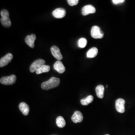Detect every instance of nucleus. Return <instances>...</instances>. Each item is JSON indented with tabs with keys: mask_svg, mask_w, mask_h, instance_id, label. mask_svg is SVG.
I'll return each instance as SVG.
<instances>
[{
	"mask_svg": "<svg viewBox=\"0 0 135 135\" xmlns=\"http://www.w3.org/2000/svg\"><path fill=\"white\" fill-rule=\"evenodd\" d=\"M60 83V80L58 78L52 77L47 81L41 84V88L44 90H48L58 87Z\"/></svg>",
	"mask_w": 135,
	"mask_h": 135,
	"instance_id": "1",
	"label": "nucleus"
},
{
	"mask_svg": "<svg viewBox=\"0 0 135 135\" xmlns=\"http://www.w3.org/2000/svg\"><path fill=\"white\" fill-rule=\"evenodd\" d=\"M1 23L2 25L6 28L10 27L11 26V21L9 17V13L7 10H3L1 11Z\"/></svg>",
	"mask_w": 135,
	"mask_h": 135,
	"instance_id": "2",
	"label": "nucleus"
},
{
	"mask_svg": "<svg viewBox=\"0 0 135 135\" xmlns=\"http://www.w3.org/2000/svg\"><path fill=\"white\" fill-rule=\"evenodd\" d=\"M91 34L94 39H102L104 37V33L102 32L100 27L97 26H94L92 27Z\"/></svg>",
	"mask_w": 135,
	"mask_h": 135,
	"instance_id": "3",
	"label": "nucleus"
},
{
	"mask_svg": "<svg viewBox=\"0 0 135 135\" xmlns=\"http://www.w3.org/2000/svg\"><path fill=\"white\" fill-rule=\"evenodd\" d=\"M17 77L14 75H11L10 76H7L1 78L0 83L2 84L6 85H11L15 83Z\"/></svg>",
	"mask_w": 135,
	"mask_h": 135,
	"instance_id": "4",
	"label": "nucleus"
},
{
	"mask_svg": "<svg viewBox=\"0 0 135 135\" xmlns=\"http://www.w3.org/2000/svg\"><path fill=\"white\" fill-rule=\"evenodd\" d=\"M45 64V61L43 59H38L32 64L30 68V70L31 73L36 72L40 68Z\"/></svg>",
	"mask_w": 135,
	"mask_h": 135,
	"instance_id": "5",
	"label": "nucleus"
},
{
	"mask_svg": "<svg viewBox=\"0 0 135 135\" xmlns=\"http://www.w3.org/2000/svg\"><path fill=\"white\" fill-rule=\"evenodd\" d=\"M125 101L124 99L121 98L117 99L116 100V103H115L117 111L120 113H124L125 111Z\"/></svg>",
	"mask_w": 135,
	"mask_h": 135,
	"instance_id": "6",
	"label": "nucleus"
},
{
	"mask_svg": "<svg viewBox=\"0 0 135 135\" xmlns=\"http://www.w3.org/2000/svg\"><path fill=\"white\" fill-rule=\"evenodd\" d=\"M13 58V56L12 54H7L4 57L1 58L0 60V67H3L10 63Z\"/></svg>",
	"mask_w": 135,
	"mask_h": 135,
	"instance_id": "7",
	"label": "nucleus"
},
{
	"mask_svg": "<svg viewBox=\"0 0 135 135\" xmlns=\"http://www.w3.org/2000/svg\"><path fill=\"white\" fill-rule=\"evenodd\" d=\"M51 51L53 56L56 59H57L58 61H60L63 59V56L60 52V49L58 47L56 46H52L51 48Z\"/></svg>",
	"mask_w": 135,
	"mask_h": 135,
	"instance_id": "8",
	"label": "nucleus"
},
{
	"mask_svg": "<svg viewBox=\"0 0 135 135\" xmlns=\"http://www.w3.org/2000/svg\"><path fill=\"white\" fill-rule=\"evenodd\" d=\"M95 12L96 9L92 5H86L82 8V13L83 16H87L88 15L95 13Z\"/></svg>",
	"mask_w": 135,
	"mask_h": 135,
	"instance_id": "9",
	"label": "nucleus"
},
{
	"mask_svg": "<svg viewBox=\"0 0 135 135\" xmlns=\"http://www.w3.org/2000/svg\"><path fill=\"white\" fill-rule=\"evenodd\" d=\"M53 16L57 19L64 18L66 14V11L63 8H57L53 12Z\"/></svg>",
	"mask_w": 135,
	"mask_h": 135,
	"instance_id": "10",
	"label": "nucleus"
},
{
	"mask_svg": "<svg viewBox=\"0 0 135 135\" xmlns=\"http://www.w3.org/2000/svg\"><path fill=\"white\" fill-rule=\"evenodd\" d=\"M36 39V36L35 34L27 36L25 38V42L30 47L34 48L35 47V41Z\"/></svg>",
	"mask_w": 135,
	"mask_h": 135,
	"instance_id": "11",
	"label": "nucleus"
},
{
	"mask_svg": "<svg viewBox=\"0 0 135 135\" xmlns=\"http://www.w3.org/2000/svg\"><path fill=\"white\" fill-rule=\"evenodd\" d=\"M72 120L75 123H80L83 120V116L80 111H75L72 117Z\"/></svg>",
	"mask_w": 135,
	"mask_h": 135,
	"instance_id": "12",
	"label": "nucleus"
},
{
	"mask_svg": "<svg viewBox=\"0 0 135 135\" xmlns=\"http://www.w3.org/2000/svg\"><path fill=\"white\" fill-rule=\"evenodd\" d=\"M54 69L60 74H62L65 72L66 68L64 66L63 63L60 61H57L54 65Z\"/></svg>",
	"mask_w": 135,
	"mask_h": 135,
	"instance_id": "13",
	"label": "nucleus"
},
{
	"mask_svg": "<svg viewBox=\"0 0 135 135\" xmlns=\"http://www.w3.org/2000/svg\"><path fill=\"white\" fill-rule=\"evenodd\" d=\"M19 109L20 111H21V112L25 116H27L29 114L30 107L26 103H21L19 105Z\"/></svg>",
	"mask_w": 135,
	"mask_h": 135,
	"instance_id": "14",
	"label": "nucleus"
},
{
	"mask_svg": "<svg viewBox=\"0 0 135 135\" xmlns=\"http://www.w3.org/2000/svg\"><path fill=\"white\" fill-rule=\"evenodd\" d=\"M105 91V88L103 85H98L96 88V92L97 96L100 98L102 99L104 97V93Z\"/></svg>",
	"mask_w": 135,
	"mask_h": 135,
	"instance_id": "15",
	"label": "nucleus"
},
{
	"mask_svg": "<svg viewBox=\"0 0 135 135\" xmlns=\"http://www.w3.org/2000/svg\"><path fill=\"white\" fill-rule=\"evenodd\" d=\"M98 53V50L97 48L93 47L90 49L87 53V57L88 58H93L96 57Z\"/></svg>",
	"mask_w": 135,
	"mask_h": 135,
	"instance_id": "16",
	"label": "nucleus"
},
{
	"mask_svg": "<svg viewBox=\"0 0 135 135\" xmlns=\"http://www.w3.org/2000/svg\"><path fill=\"white\" fill-rule=\"evenodd\" d=\"M94 100V97L92 95H90L87 97V98L82 99L81 100V103L82 105L87 106L90 103H91Z\"/></svg>",
	"mask_w": 135,
	"mask_h": 135,
	"instance_id": "17",
	"label": "nucleus"
},
{
	"mask_svg": "<svg viewBox=\"0 0 135 135\" xmlns=\"http://www.w3.org/2000/svg\"><path fill=\"white\" fill-rule=\"evenodd\" d=\"M50 67L48 65H44L42 66L39 68V69L36 72L37 74H41L44 73H47L50 71Z\"/></svg>",
	"mask_w": 135,
	"mask_h": 135,
	"instance_id": "18",
	"label": "nucleus"
},
{
	"mask_svg": "<svg viewBox=\"0 0 135 135\" xmlns=\"http://www.w3.org/2000/svg\"><path fill=\"white\" fill-rule=\"evenodd\" d=\"M56 124L58 127L62 128L66 125V122L63 117L59 116L56 119Z\"/></svg>",
	"mask_w": 135,
	"mask_h": 135,
	"instance_id": "19",
	"label": "nucleus"
},
{
	"mask_svg": "<svg viewBox=\"0 0 135 135\" xmlns=\"http://www.w3.org/2000/svg\"><path fill=\"white\" fill-rule=\"evenodd\" d=\"M78 46L81 48H85L87 44V39L84 38H82L79 40L78 42Z\"/></svg>",
	"mask_w": 135,
	"mask_h": 135,
	"instance_id": "20",
	"label": "nucleus"
},
{
	"mask_svg": "<svg viewBox=\"0 0 135 135\" xmlns=\"http://www.w3.org/2000/svg\"><path fill=\"white\" fill-rule=\"evenodd\" d=\"M79 0H68V4L71 6H74L77 5L79 3Z\"/></svg>",
	"mask_w": 135,
	"mask_h": 135,
	"instance_id": "21",
	"label": "nucleus"
},
{
	"mask_svg": "<svg viewBox=\"0 0 135 135\" xmlns=\"http://www.w3.org/2000/svg\"><path fill=\"white\" fill-rule=\"evenodd\" d=\"M125 2L124 0H113L112 2L113 3V4H115V5H118L121 3H123Z\"/></svg>",
	"mask_w": 135,
	"mask_h": 135,
	"instance_id": "22",
	"label": "nucleus"
},
{
	"mask_svg": "<svg viewBox=\"0 0 135 135\" xmlns=\"http://www.w3.org/2000/svg\"><path fill=\"white\" fill-rule=\"evenodd\" d=\"M109 135V134H106V135Z\"/></svg>",
	"mask_w": 135,
	"mask_h": 135,
	"instance_id": "23",
	"label": "nucleus"
}]
</instances>
